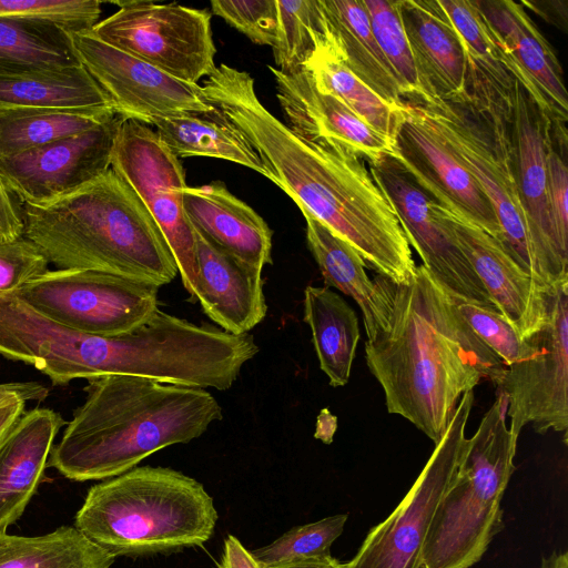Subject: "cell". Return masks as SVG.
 <instances>
[{
    "mask_svg": "<svg viewBox=\"0 0 568 568\" xmlns=\"http://www.w3.org/2000/svg\"><path fill=\"white\" fill-rule=\"evenodd\" d=\"M210 101L219 116L250 142L267 179L302 213L348 242L378 275L395 284L413 280L417 265L409 243L361 156L337 143L293 132L262 104L247 72L226 77Z\"/></svg>",
    "mask_w": 568,
    "mask_h": 568,
    "instance_id": "6da1fadb",
    "label": "cell"
},
{
    "mask_svg": "<svg viewBox=\"0 0 568 568\" xmlns=\"http://www.w3.org/2000/svg\"><path fill=\"white\" fill-rule=\"evenodd\" d=\"M379 277L390 313L387 328L365 343L366 364L388 413L406 418L436 445L460 397L483 381L497 387L506 365L423 264L407 284Z\"/></svg>",
    "mask_w": 568,
    "mask_h": 568,
    "instance_id": "7a4b0ae2",
    "label": "cell"
},
{
    "mask_svg": "<svg viewBox=\"0 0 568 568\" xmlns=\"http://www.w3.org/2000/svg\"><path fill=\"white\" fill-rule=\"evenodd\" d=\"M84 392L47 464L74 481L121 475L222 419V407L204 388L110 375L88 381Z\"/></svg>",
    "mask_w": 568,
    "mask_h": 568,
    "instance_id": "3957f363",
    "label": "cell"
},
{
    "mask_svg": "<svg viewBox=\"0 0 568 568\" xmlns=\"http://www.w3.org/2000/svg\"><path fill=\"white\" fill-rule=\"evenodd\" d=\"M23 236L58 270L104 272L160 287L178 275L169 244L112 169L44 204H22Z\"/></svg>",
    "mask_w": 568,
    "mask_h": 568,
    "instance_id": "277c9868",
    "label": "cell"
},
{
    "mask_svg": "<svg viewBox=\"0 0 568 568\" xmlns=\"http://www.w3.org/2000/svg\"><path fill=\"white\" fill-rule=\"evenodd\" d=\"M219 515L194 478L168 467H134L93 485L74 527L115 558L202 546Z\"/></svg>",
    "mask_w": 568,
    "mask_h": 568,
    "instance_id": "5b68a950",
    "label": "cell"
},
{
    "mask_svg": "<svg viewBox=\"0 0 568 568\" xmlns=\"http://www.w3.org/2000/svg\"><path fill=\"white\" fill-rule=\"evenodd\" d=\"M507 397L480 420L427 531L420 568H470L504 528L501 499L515 470L518 434L506 426Z\"/></svg>",
    "mask_w": 568,
    "mask_h": 568,
    "instance_id": "8992f818",
    "label": "cell"
},
{
    "mask_svg": "<svg viewBox=\"0 0 568 568\" xmlns=\"http://www.w3.org/2000/svg\"><path fill=\"white\" fill-rule=\"evenodd\" d=\"M417 104L490 201L505 250L541 287L516 181L509 124L511 99L478 85L471 90L468 103L434 99Z\"/></svg>",
    "mask_w": 568,
    "mask_h": 568,
    "instance_id": "52a82bcc",
    "label": "cell"
},
{
    "mask_svg": "<svg viewBox=\"0 0 568 568\" xmlns=\"http://www.w3.org/2000/svg\"><path fill=\"white\" fill-rule=\"evenodd\" d=\"M159 287L91 270L45 271L14 293L44 317L100 337L130 333L159 310Z\"/></svg>",
    "mask_w": 568,
    "mask_h": 568,
    "instance_id": "ba28073f",
    "label": "cell"
},
{
    "mask_svg": "<svg viewBox=\"0 0 568 568\" xmlns=\"http://www.w3.org/2000/svg\"><path fill=\"white\" fill-rule=\"evenodd\" d=\"M120 9L91 33L184 82L195 83L215 69L211 13L176 3L116 1Z\"/></svg>",
    "mask_w": 568,
    "mask_h": 568,
    "instance_id": "9c48e42d",
    "label": "cell"
},
{
    "mask_svg": "<svg viewBox=\"0 0 568 568\" xmlns=\"http://www.w3.org/2000/svg\"><path fill=\"white\" fill-rule=\"evenodd\" d=\"M473 404L474 392L468 390L460 397L412 488L395 510L369 530L357 554L343 568H420L435 510L467 445L465 430Z\"/></svg>",
    "mask_w": 568,
    "mask_h": 568,
    "instance_id": "30bf717a",
    "label": "cell"
},
{
    "mask_svg": "<svg viewBox=\"0 0 568 568\" xmlns=\"http://www.w3.org/2000/svg\"><path fill=\"white\" fill-rule=\"evenodd\" d=\"M111 169L136 192L153 216L175 260L183 286L195 302L196 239L182 201L186 186L180 160L149 125L122 120Z\"/></svg>",
    "mask_w": 568,
    "mask_h": 568,
    "instance_id": "8fae6325",
    "label": "cell"
},
{
    "mask_svg": "<svg viewBox=\"0 0 568 568\" xmlns=\"http://www.w3.org/2000/svg\"><path fill=\"white\" fill-rule=\"evenodd\" d=\"M542 325L525 338L527 353L506 366L497 389L507 397L509 429L539 434L568 428V282L545 291Z\"/></svg>",
    "mask_w": 568,
    "mask_h": 568,
    "instance_id": "7c38bea8",
    "label": "cell"
},
{
    "mask_svg": "<svg viewBox=\"0 0 568 568\" xmlns=\"http://www.w3.org/2000/svg\"><path fill=\"white\" fill-rule=\"evenodd\" d=\"M81 64L124 120L146 125L180 113L213 114L201 85L179 80L99 40L91 31L71 33Z\"/></svg>",
    "mask_w": 568,
    "mask_h": 568,
    "instance_id": "4fadbf2b",
    "label": "cell"
},
{
    "mask_svg": "<svg viewBox=\"0 0 568 568\" xmlns=\"http://www.w3.org/2000/svg\"><path fill=\"white\" fill-rule=\"evenodd\" d=\"M369 173L395 211L423 265L456 301L498 312L449 230L430 209L432 199L392 155L367 161ZM499 313V312H498Z\"/></svg>",
    "mask_w": 568,
    "mask_h": 568,
    "instance_id": "5bb4252c",
    "label": "cell"
},
{
    "mask_svg": "<svg viewBox=\"0 0 568 568\" xmlns=\"http://www.w3.org/2000/svg\"><path fill=\"white\" fill-rule=\"evenodd\" d=\"M510 134L517 187L544 291L568 282V250L560 244L548 201L547 145L551 122L513 79Z\"/></svg>",
    "mask_w": 568,
    "mask_h": 568,
    "instance_id": "9a60e30c",
    "label": "cell"
},
{
    "mask_svg": "<svg viewBox=\"0 0 568 568\" xmlns=\"http://www.w3.org/2000/svg\"><path fill=\"white\" fill-rule=\"evenodd\" d=\"M402 112L392 156L433 201L503 244L501 229L490 201L420 106L414 101H404Z\"/></svg>",
    "mask_w": 568,
    "mask_h": 568,
    "instance_id": "2e32d148",
    "label": "cell"
},
{
    "mask_svg": "<svg viewBox=\"0 0 568 568\" xmlns=\"http://www.w3.org/2000/svg\"><path fill=\"white\" fill-rule=\"evenodd\" d=\"M122 118L83 133L0 159V175L22 204L54 201L111 169L115 136Z\"/></svg>",
    "mask_w": 568,
    "mask_h": 568,
    "instance_id": "e0dca14e",
    "label": "cell"
},
{
    "mask_svg": "<svg viewBox=\"0 0 568 568\" xmlns=\"http://www.w3.org/2000/svg\"><path fill=\"white\" fill-rule=\"evenodd\" d=\"M501 65L554 125L568 120V95L556 53L520 2L474 0Z\"/></svg>",
    "mask_w": 568,
    "mask_h": 568,
    "instance_id": "ac0fdd59",
    "label": "cell"
},
{
    "mask_svg": "<svg viewBox=\"0 0 568 568\" xmlns=\"http://www.w3.org/2000/svg\"><path fill=\"white\" fill-rule=\"evenodd\" d=\"M430 209L453 234L499 314L524 339L538 331L546 316L545 291L497 239L433 200Z\"/></svg>",
    "mask_w": 568,
    "mask_h": 568,
    "instance_id": "d6986e66",
    "label": "cell"
},
{
    "mask_svg": "<svg viewBox=\"0 0 568 568\" xmlns=\"http://www.w3.org/2000/svg\"><path fill=\"white\" fill-rule=\"evenodd\" d=\"M286 125L311 141L337 143L367 161L393 155L394 140L363 121L336 97L320 91L305 70L284 74L268 65Z\"/></svg>",
    "mask_w": 568,
    "mask_h": 568,
    "instance_id": "ffe728a7",
    "label": "cell"
},
{
    "mask_svg": "<svg viewBox=\"0 0 568 568\" xmlns=\"http://www.w3.org/2000/svg\"><path fill=\"white\" fill-rule=\"evenodd\" d=\"M400 16L424 92L420 103L470 102L467 52L438 0H400Z\"/></svg>",
    "mask_w": 568,
    "mask_h": 568,
    "instance_id": "44dd1931",
    "label": "cell"
},
{
    "mask_svg": "<svg viewBox=\"0 0 568 568\" xmlns=\"http://www.w3.org/2000/svg\"><path fill=\"white\" fill-rule=\"evenodd\" d=\"M195 231L197 284L195 302L221 329L248 333L266 316L262 270L211 243Z\"/></svg>",
    "mask_w": 568,
    "mask_h": 568,
    "instance_id": "7402d4cb",
    "label": "cell"
},
{
    "mask_svg": "<svg viewBox=\"0 0 568 568\" xmlns=\"http://www.w3.org/2000/svg\"><path fill=\"white\" fill-rule=\"evenodd\" d=\"M185 213L197 232L211 243L263 271L272 264V231L245 202L222 182L182 190Z\"/></svg>",
    "mask_w": 568,
    "mask_h": 568,
    "instance_id": "603a6c76",
    "label": "cell"
},
{
    "mask_svg": "<svg viewBox=\"0 0 568 568\" xmlns=\"http://www.w3.org/2000/svg\"><path fill=\"white\" fill-rule=\"evenodd\" d=\"M63 425L58 412L38 407L24 412L0 440V534L22 516Z\"/></svg>",
    "mask_w": 568,
    "mask_h": 568,
    "instance_id": "cb8c5ba5",
    "label": "cell"
},
{
    "mask_svg": "<svg viewBox=\"0 0 568 568\" xmlns=\"http://www.w3.org/2000/svg\"><path fill=\"white\" fill-rule=\"evenodd\" d=\"M306 240L324 282L351 296L362 311L367 339L387 328L390 305L379 275L373 281L358 252L344 239L308 213Z\"/></svg>",
    "mask_w": 568,
    "mask_h": 568,
    "instance_id": "d4e9b609",
    "label": "cell"
},
{
    "mask_svg": "<svg viewBox=\"0 0 568 568\" xmlns=\"http://www.w3.org/2000/svg\"><path fill=\"white\" fill-rule=\"evenodd\" d=\"M344 65L384 101L399 106L406 92L372 32L363 0H321Z\"/></svg>",
    "mask_w": 568,
    "mask_h": 568,
    "instance_id": "484cf974",
    "label": "cell"
},
{
    "mask_svg": "<svg viewBox=\"0 0 568 568\" xmlns=\"http://www.w3.org/2000/svg\"><path fill=\"white\" fill-rule=\"evenodd\" d=\"M23 109L114 110L109 97L83 65L0 69V110Z\"/></svg>",
    "mask_w": 568,
    "mask_h": 568,
    "instance_id": "4316f807",
    "label": "cell"
},
{
    "mask_svg": "<svg viewBox=\"0 0 568 568\" xmlns=\"http://www.w3.org/2000/svg\"><path fill=\"white\" fill-rule=\"evenodd\" d=\"M303 304L320 368L331 386L346 385L361 336L355 311L327 286H307Z\"/></svg>",
    "mask_w": 568,
    "mask_h": 568,
    "instance_id": "83f0119b",
    "label": "cell"
},
{
    "mask_svg": "<svg viewBox=\"0 0 568 568\" xmlns=\"http://www.w3.org/2000/svg\"><path fill=\"white\" fill-rule=\"evenodd\" d=\"M151 125L179 158L209 156L231 161L267 178L266 170L250 142L233 125L213 114L180 113L155 118Z\"/></svg>",
    "mask_w": 568,
    "mask_h": 568,
    "instance_id": "f1b7e54d",
    "label": "cell"
},
{
    "mask_svg": "<svg viewBox=\"0 0 568 568\" xmlns=\"http://www.w3.org/2000/svg\"><path fill=\"white\" fill-rule=\"evenodd\" d=\"M114 560L74 526L34 537L0 534V568H111Z\"/></svg>",
    "mask_w": 568,
    "mask_h": 568,
    "instance_id": "f546056e",
    "label": "cell"
},
{
    "mask_svg": "<svg viewBox=\"0 0 568 568\" xmlns=\"http://www.w3.org/2000/svg\"><path fill=\"white\" fill-rule=\"evenodd\" d=\"M114 115L112 109L0 110V159L83 133Z\"/></svg>",
    "mask_w": 568,
    "mask_h": 568,
    "instance_id": "4dcf8cb0",
    "label": "cell"
},
{
    "mask_svg": "<svg viewBox=\"0 0 568 568\" xmlns=\"http://www.w3.org/2000/svg\"><path fill=\"white\" fill-rule=\"evenodd\" d=\"M79 65L71 32L54 24L0 18V69Z\"/></svg>",
    "mask_w": 568,
    "mask_h": 568,
    "instance_id": "1f68e13d",
    "label": "cell"
},
{
    "mask_svg": "<svg viewBox=\"0 0 568 568\" xmlns=\"http://www.w3.org/2000/svg\"><path fill=\"white\" fill-rule=\"evenodd\" d=\"M303 70L320 91L336 97L369 126L394 140L403 104L396 106L384 101L344 65L335 50L315 52Z\"/></svg>",
    "mask_w": 568,
    "mask_h": 568,
    "instance_id": "d6a6232c",
    "label": "cell"
},
{
    "mask_svg": "<svg viewBox=\"0 0 568 568\" xmlns=\"http://www.w3.org/2000/svg\"><path fill=\"white\" fill-rule=\"evenodd\" d=\"M276 1L278 28L272 49L280 72H301L315 52L336 51L321 0Z\"/></svg>",
    "mask_w": 568,
    "mask_h": 568,
    "instance_id": "836d02e7",
    "label": "cell"
},
{
    "mask_svg": "<svg viewBox=\"0 0 568 568\" xmlns=\"http://www.w3.org/2000/svg\"><path fill=\"white\" fill-rule=\"evenodd\" d=\"M462 38L469 62V89L483 84L511 99L513 78L501 65L497 48L474 0H438Z\"/></svg>",
    "mask_w": 568,
    "mask_h": 568,
    "instance_id": "e575fe53",
    "label": "cell"
},
{
    "mask_svg": "<svg viewBox=\"0 0 568 568\" xmlns=\"http://www.w3.org/2000/svg\"><path fill=\"white\" fill-rule=\"evenodd\" d=\"M363 3L375 40L404 87L406 97H413L414 102H423L424 92L402 22L400 0H363Z\"/></svg>",
    "mask_w": 568,
    "mask_h": 568,
    "instance_id": "d590c367",
    "label": "cell"
},
{
    "mask_svg": "<svg viewBox=\"0 0 568 568\" xmlns=\"http://www.w3.org/2000/svg\"><path fill=\"white\" fill-rule=\"evenodd\" d=\"M347 518V514H338L295 526L273 542L251 551V555L263 568L331 557V546L342 535Z\"/></svg>",
    "mask_w": 568,
    "mask_h": 568,
    "instance_id": "8d00e7d4",
    "label": "cell"
},
{
    "mask_svg": "<svg viewBox=\"0 0 568 568\" xmlns=\"http://www.w3.org/2000/svg\"><path fill=\"white\" fill-rule=\"evenodd\" d=\"M100 16L98 0H0V18L54 24L71 33L91 31Z\"/></svg>",
    "mask_w": 568,
    "mask_h": 568,
    "instance_id": "74e56055",
    "label": "cell"
},
{
    "mask_svg": "<svg viewBox=\"0 0 568 568\" xmlns=\"http://www.w3.org/2000/svg\"><path fill=\"white\" fill-rule=\"evenodd\" d=\"M211 9L251 41L274 47L278 28L276 0H214Z\"/></svg>",
    "mask_w": 568,
    "mask_h": 568,
    "instance_id": "f35d334b",
    "label": "cell"
},
{
    "mask_svg": "<svg viewBox=\"0 0 568 568\" xmlns=\"http://www.w3.org/2000/svg\"><path fill=\"white\" fill-rule=\"evenodd\" d=\"M456 306L474 333L506 366L527 353L526 339L498 312L464 301L456 302Z\"/></svg>",
    "mask_w": 568,
    "mask_h": 568,
    "instance_id": "ab89813d",
    "label": "cell"
},
{
    "mask_svg": "<svg viewBox=\"0 0 568 568\" xmlns=\"http://www.w3.org/2000/svg\"><path fill=\"white\" fill-rule=\"evenodd\" d=\"M49 262L24 236L0 241V295L18 288L48 271Z\"/></svg>",
    "mask_w": 568,
    "mask_h": 568,
    "instance_id": "60d3db41",
    "label": "cell"
},
{
    "mask_svg": "<svg viewBox=\"0 0 568 568\" xmlns=\"http://www.w3.org/2000/svg\"><path fill=\"white\" fill-rule=\"evenodd\" d=\"M548 201L556 235L568 250V169L566 161L552 144L551 136L547 145Z\"/></svg>",
    "mask_w": 568,
    "mask_h": 568,
    "instance_id": "b9f144b4",
    "label": "cell"
},
{
    "mask_svg": "<svg viewBox=\"0 0 568 568\" xmlns=\"http://www.w3.org/2000/svg\"><path fill=\"white\" fill-rule=\"evenodd\" d=\"M22 236L21 211L0 175V241H12Z\"/></svg>",
    "mask_w": 568,
    "mask_h": 568,
    "instance_id": "7bdbcfd3",
    "label": "cell"
},
{
    "mask_svg": "<svg viewBox=\"0 0 568 568\" xmlns=\"http://www.w3.org/2000/svg\"><path fill=\"white\" fill-rule=\"evenodd\" d=\"M49 389L38 382H10L0 384V407L16 402H42Z\"/></svg>",
    "mask_w": 568,
    "mask_h": 568,
    "instance_id": "ee69618b",
    "label": "cell"
},
{
    "mask_svg": "<svg viewBox=\"0 0 568 568\" xmlns=\"http://www.w3.org/2000/svg\"><path fill=\"white\" fill-rule=\"evenodd\" d=\"M219 568H263L252 557L242 542L233 535H229L223 545Z\"/></svg>",
    "mask_w": 568,
    "mask_h": 568,
    "instance_id": "f6af8a7d",
    "label": "cell"
},
{
    "mask_svg": "<svg viewBox=\"0 0 568 568\" xmlns=\"http://www.w3.org/2000/svg\"><path fill=\"white\" fill-rule=\"evenodd\" d=\"M24 408V402H16L0 407V440L23 415Z\"/></svg>",
    "mask_w": 568,
    "mask_h": 568,
    "instance_id": "bcb514c9",
    "label": "cell"
},
{
    "mask_svg": "<svg viewBox=\"0 0 568 568\" xmlns=\"http://www.w3.org/2000/svg\"><path fill=\"white\" fill-rule=\"evenodd\" d=\"M520 4L523 7L528 6L537 14H540V13L547 11V13L541 16V17H544L545 20L557 26V28L566 27L565 24H562L560 22V19H562V21L567 22V10H566V8L560 9L561 1H557L555 8H549V7L545 8L544 4L541 3V1H520Z\"/></svg>",
    "mask_w": 568,
    "mask_h": 568,
    "instance_id": "7dc6e473",
    "label": "cell"
},
{
    "mask_svg": "<svg viewBox=\"0 0 568 568\" xmlns=\"http://www.w3.org/2000/svg\"><path fill=\"white\" fill-rule=\"evenodd\" d=\"M268 568H343V564L331 556L326 558L297 560Z\"/></svg>",
    "mask_w": 568,
    "mask_h": 568,
    "instance_id": "c3c4849f",
    "label": "cell"
},
{
    "mask_svg": "<svg viewBox=\"0 0 568 568\" xmlns=\"http://www.w3.org/2000/svg\"><path fill=\"white\" fill-rule=\"evenodd\" d=\"M540 568H568L567 552L554 551L548 557H544Z\"/></svg>",
    "mask_w": 568,
    "mask_h": 568,
    "instance_id": "681fc988",
    "label": "cell"
}]
</instances>
